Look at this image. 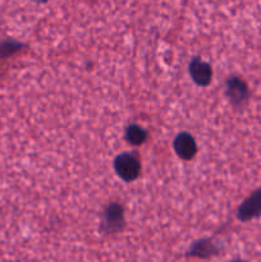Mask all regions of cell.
Here are the masks:
<instances>
[{
	"instance_id": "11",
	"label": "cell",
	"mask_w": 261,
	"mask_h": 262,
	"mask_svg": "<svg viewBox=\"0 0 261 262\" xmlns=\"http://www.w3.org/2000/svg\"><path fill=\"white\" fill-rule=\"evenodd\" d=\"M229 262H247V261H243V260H233V261H229Z\"/></svg>"
},
{
	"instance_id": "1",
	"label": "cell",
	"mask_w": 261,
	"mask_h": 262,
	"mask_svg": "<svg viewBox=\"0 0 261 262\" xmlns=\"http://www.w3.org/2000/svg\"><path fill=\"white\" fill-rule=\"evenodd\" d=\"M124 227V214L123 207L118 204H110L102 214L100 230L104 234H114L120 232Z\"/></svg>"
},
{
	"instance_id": "3",
	"label": "cell",
	"mask_w": 261,
	"mask_h": 262,
	"mask_svg": "<svg viewBox=\"0 0 261 262\" xmlns=\"http://www.w3.org/2000/svg\"><path fill=\"white\" fill-rule=\"evenodd\" d=\"M258 216H261V189L252 192V194L241 204L237 211V217L241 222H248Z\"/></svg>"
},
{
	"instance_id": "6",
	"label": "cell",
	"mask_w": 261,
	"mask_h": 262,
	"mask_svg": "<svg viewBox=\"0 0 261 262\" xmlns=\"http://www.w3.org/2000/svg\"><path fill=\"white\" fill-rule=\"evenodd\" d=\"M225 95L232 101V104L241 105L247 100L248 89L242 79L232 77L228 79L225 84Z\"/></svg>"
},
{
	"instance_id": "2",
	"label": "cell",
	"mask_w": 261,
	"mask_h": 262,
	"mask_svg": "<svg viewBox=\"0 0 261 262\" xmlns=\"http://www.w3.org/2000/svg\"><path fill=\"white\" fill-rule=\"evenodd\" d=\"M114 169L118 176L125 182H132L140 176V161L130 154H120L114 160Z\"/></svg>"
},
{
	"instance_id": "7",
	"label": "cell",
	"mask_w": 261,
	"mask_h": 262,
	"mask_svg": "<svg viewBox=\"0 0 261 262\" xmlns=\"http://www.w3.org/2000/svg\"><path fill=\"white\" fill-rule=\"evenodd\" d=\"M189 74L192 79L199 86H207L212 79L211 67L205 61L200 60V58H193L189 63Z\"/></svg>"
},
{
	"instance_id": "12",
	"label": "cell",
	"mask_w": 261,
	"mask_h": 262,
	"mask_svg": "<svg viewBox=\"0 0 261 262\" xmlns=\"http://www.w3.org/2000/svg\"><path fill=\"white\" fill-rule=\"evenodd\" d=\"M8 262H18V261H8Z\"/></svg>"
},
{
	"instance_id": "8",
	"label": "cell",
	"mask_w": 261,
	"mask_h": 262,
	"mask_svg": "<svg viewBox=\"0 0 261 262\" xmlns=\"http://www.w3.org/2000/svg\"><path fill=\"white\" fill-rule=\"evenodd\" d=\"M147 138V133L145 129L140 127L137 124H130L129 127L125 130V140L130 143V145H141L143 143Z\"/></svg>"
},
{
	"instance_id": "9",
	"label": "cell",
	"mask_w": 261,
	"mask_h": 262,
	"mask_svg": "<svg viewBox=\"0 0 261 262\" xmlns=\"http://www.w3.org/2000/svg\"><path fill=\"white\" fill-rule=\"evenodd\" d=\"M20 43L15 42V41H5L0 45V58H7V56L12 55L17 50H19Z\"/></svg>"
},
{
	"instance_id": "5",
	"label": "cell",
	"mask_w": 261,
	"mask_h": 262,
	"mask_svg": "<svg viewBox=\"0 0 261 262\" xmlns=\"http://www.w3.org/2000/svg\"><path fill=\"white\" fill-rule=\"evenodd\" d=\"M177 155L183 160H191L197 152V146L193 137L186 132L179 133L173 142Z\"/></svg>"
},
{
	"instance_id": "10",
	"label": "cell",
	"mask_w": 261,
	"mask_h": 262,
	"mask_svg": "<svg viewBox=\"0 0 261 262\" xmlns=\"http://www.w3.org/2000/svg\"><path fill=\"white\" fill-rule=\"evenodd\" d=\"M33 2H36V3H46V2H48V0H33Z\"/></svg>"
},
{
	"instance_id": "4",
	"label": "cell",
	"mask_w": 261,
	"mask_h": 262,
	"mask_svg": "<svg viewBox=\"0 0 261 262\" xmlns=\"http://www.w3.org/2000/svg\"><path fill=\"white\" fill-rule=\"evenodd\" d=\"M220 247L216 243L212 242L211 239H204L194 241L191 245V247L187 251L186 256L187 257H194V258H201V260H209V258L214 257V256L219 255Z\"/></svg>"
}]
</instances>
